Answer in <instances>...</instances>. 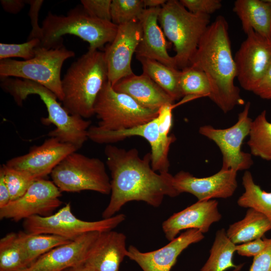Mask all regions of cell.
Wrapping results in <instances>:
<instances>
[{"label": "cell", "instance_id": "cell-1", "mask_svg": "<svg viewBox=\"0 0 271 271\" xmlns=\"http://www.w3.org/2000/svg\"><path fill=\"white\" fill-rule=\"evenodd\" d=\"M104 153L111 180V196L102 212L103 218L114 216L130 201H144L158 207L165 196L180 195L174 186L173 175L152 169L150 153L141 158L136 148L126 150L109 144Z\"/></svg>", "mask_w": 271, "mask_h": 271}, {"label": "cell", "instance_id": "cell-2", "mask_svg": "<svg viewBox=\"0 0 271 271\" xmlns=\"http://www.w3.org/2000/svg\"><path fill=\"white\" fill-rule=\"evenodd\" d=\"M189 66L203 71L211 87L209 98L224 112L244 104L234 84L236 68L225 18L218 16L199 42Z\"/></svg>", "mask_w": 271, "mask_h": 271}, {"label": "cell", "instance_id": "cell-3", "mask_svg": "<svg viewBox=\"0 0 271 271\" xmlns=\"http://www.w3.org/2000/svg\"><path fill=\"white\" fill-rule=\"evenodd\" d=\"M107 81L104 52L88 50L71 64L62 79L63 106L71 115L92 117L97 96Z\"/></svg>", "mask_w": 271, "mask_h": 271}, {"label": "cell", "instance_id": "cell-4", "mask_svg": "<svg viewBox=\"0 0 271 271\" xmlns=\"http://www.w3.org/2000/svg\"><path fill=\"white\" fill-rule=\"evenodd\" d=\"M0 86L19 106H22L24 101L30 95L39 96L48 113L47 117L41 118L42 123L45 125L53 124L55 126L48 133L50 137L71 144L77 150L88 139V130L91 121L69 114L57 101L56 95L45 86L34 81L15 77L1 78Z\"/></svg>", "mask_w": 271, "mask_h": 271}, {"label": "cell", "instance_id": "cell-5", "mask_svg": "<svg viewBox=\"0 0 271 271\" xmlns=\"http://www.w3.org/2000/svg\"><path fill=\"white\" fill-rule=\"evenodd\" d=\"M41 28V46L46 49L62 46V37L72 35L88 42V50H99L106 44L113 41L118 26L111 21L93 17L82 6H77L71 9L66 16L49 12Z\"/></svg>", "mask_w": 271, "mask_h": 271}, {"label": "cell", "instance_id": "cell-6", "mask_svg": "<svg viewBox=\"0 0 271 271\" xmlns=\"http://www.w3.org/2000/svg\"><path fill=\"white\" fill-rule=\"evenodd\" d=\"M158 22L174 45L176 67L190 65L203 35L210 25L209 15L189 12L177 0H169L161 7Z\"/></svg>", "mask_w": 271, "mask_h": 271}, {"label": "cell", "instance_id": "cell-7", "mask_svg": "<svg viewBox=\"0 0 271 271\" xmlns=\"http://www.w3.org/2000/svg\"><path fill=\"white\" fill-rule=\"evenodd\" d=\"M75 53L63 45L46 49L37 48L35 56L28 60L13 59L0 60V76L15 77L37 82L53 92L61 101L63 99L61 70L65 60Z\"/></svg>", "mask_w": 271, "mask_h": 271}, {"label": "cell", "instance_id": "cell-8", "mask_svg": "<svg viewBox=\"0 0 271 271\" xmlns=\"http://www.w3.org/2000/svg\"><path fill=\"white\" fill-rule=\"evenodd\" d=\"M53 182L61 192L93 191L108 195L111 183L104 163L73 152L66 156L50 174Z\"/></svg>", "mask_w": 271, "mask_h": 271}, {"label": "cell", "instance_id": "cell-9", "mask_svg": "<svg viewBox=\"0 0 271 271\" xmlns=\"http://www.w3.org/2000/svg\"><path fill=\"white\" fill-rule=\"evenodd\" d=\"M94 115L99 128L107 130L131 128L156 118L159 110L146 108L129 95L116 91L107 81L96 99Z\"/></svg>", "mask_w": 271, "mask_h": 271}, {"label": "cell", "instance_id": "cell-10", "mask_svg": "<svg viewBox=\"0 0 271 271\" xmlns=\"http://www.w3.org/2000/svg\"><path fill=\"white\" fill-rule=\"evenodd\" d=\"M125 219L123 214L98 221H88L77 218L71 211L70 203L47 216L35 215L24 220L25 231L59 235L72 240L90 232L112 230Z\"/></svg>", "mask_w": 271, "mask_h": 271}, {"label": "cell", "instance_id": "cell-11", "mask_svg": "<svg viewBox=\"0 0 271 271\" xmlns=\"http://www.w3.org/2000/svg\"><path fill=\"white\" fill-rule=\"evenodd\" d=\"M250 103L247 102L238 115L237 121L232 126L220 129L210 125L199 127V132L213 141L222 155L221 169H231L236 172L246 170L253 163L251 154L243 152L244 140L249 136L252 120L249 116Z\"/></svg>", "mask_w": 271, "mask_h": 271}, {"label": "cell", "instance_id": "cell-12", "mask_svg": "<svg viewBox=\"0 0 271 271\" xmlns=\"http://www.w3.org/2000/svg\"><path fill=\"white\" fill-rule=\"evenodd\" d=\"M132 136L142 137L149 143L152 169L160 173L169 172V151L176 139L174 134L169 138L161 135L157 116L145 124L128 129L107 130L98 126H90L88 130V139L99 144L109 145Z\"/></svg>", "mask_w": 271, "mask_h": 271}, {"label": "cell", "instance_id": "cell-13", "mask_svg": "<svg viewBox=\"0 0 271 271\" xmlns=\"http://www.w3.org/2000/svg\"><path fill=\"white\" fill-rule=\"evenodd\" d=\"M61 192L52 181L38 179L21 197L0 208V218L19 221L35 215H50L62 203Z\"/></svg>", "mask_w": 271, "mask_h": 271}, {"label": "cell", "instance_id": "cell-14", "mask_svg": "<svg viewBox=\"0 0 271 271\" xmlns=\"http://www.w3.org/2000/svg\"><path fill=\"white\" fill-rule=\"evenodd\" d=\"M246 34L234 59L239 83L252 92L271 65V40L252 30Z\"/></svg>", "mask_w": 271, "mask_h": 271}, {"label": "cell", "instance_id": "cell-15", "mask_svg": "<svg viewBox=\"0 0 271 271\" xmlns=\"http://www.w3.org/2000/svg\"><path fill=\"white\" fill-rule=\"evenodd\" d=\"M140 22L132 21L118 26L113 41L104 51L108 70V80L112 86L119 80L133 74L131 62L142 37Z\"/></svg>", "mask_w": 271, "mask_h": 271}, {"label": "cell", "instance_id": "cell-16", "mask_svg": "<svg viewBox=\"0 0 271 271\" xmlns=\"http://www.w3.org/2000/svg\"><path fill=\"white\" fill-rule=\"evenodd\" d=\"M78 150L71 144L50 137L25 155L8 160V167L28 173L37 179H43L68 155Z\"/></svg>", "mask_w": 271, "mask_h": 271}, {"label": "cell", "instance_id": "cell-17", "mask_svg": "<svg viewBox=\"0 0 271 271\" xmlns=\"http://www.w3.org/2000/svg\"><path fill=\"white\" fill-rule=\"evenodd\" d=\"M237 172L231 169H221L210 176L198 178L181 171L173 176V185L180 194L190 193L198 201L227 198L233 195L237 187Z\"/></svg>", "mask_w": 271, "mask_h": 271}, {"label": "cell", "instance_id": "cell-18", "mask_svg": "<svg viewBox=\"0 0 271 271\" xmlns=\"http://www.w3.org/2000/svg\"><path fill=\"white\" fill-rule=\"evenodd\" d=\"M204 236L198 229L186 230L164 246L149 252H142L130 245L126 256L135 261L143 271H170L182 252Z\"/></svg>", "mask_w": 271, "mask_h": 271}, {"label": "cell", "instance_id": "cell-19", "mask_svg": "<svg viewBox=\"0 0 271 271\" xmlns=\"http://www.w3.org/2000/svg\"><path fill=\"white\" fill-rule=\"evenodd\" d=\"M100 232L86 233L67 243L56 247L21 271H63L83 264Z\"/></svg>", "mask_w": 271, "mask_h": 271}, {"label": "cell", "instance_id": "cell-20", "mask_svg": "<svg viewBox=\"0 0 271 271\" xmlns=\"http://www.w3.org/2000/svg\"><path fill=\"white\" fill-rule=\"evenodd\" d=\"M221 217L218 201L213 199L198 201L164 221L162 229L166 238L171 241L183 230L195 229L202 233H207L211 225L219 221Z\"/></svg>", "mask_w": 271, "mask_h": 271}, {"label": "cell", "instance_id": "cell-21", "mask_svg": "<svg viewBox=\"0 0 271 271\" xmlns=\"http://www.w3.org/2000/svg\"><path fill=\"white\" fill-rule=\"evenodd\" d=\"M160 9L161 7L146 8L139 17L143 32L136 51V57L155 60L167 66L178 69L174 57L168 52L166 36L158 24Z\"/></svg>", "mask_w": 271, "mask_h": 271}, {"label": "cell", "instance_id": "cell-22", "mask_svg": "<svg viewBox=\"0 0 271 271\" xmlns=\"http://www.w3.org/2000/svg\"><path fill=\"white\" fill-rule=\"evenodd\" d=\"M126 236L113 230L100 232L90 247L84 264L94 271H119L125 256Z\"/></svg>", "mask_w": 271, "mask_h": 271}, {"label": "cell", "instance_id": "cell-23", "mask_svg": "<svg viewBox=\"0 0 271 271\" xmlns=\"http://www.w3.org/2000/svg\"><path fill=\"white\" fill-rule=\"evenodd\" d=\"M117 92L126 94L143 107L159 110L174 104V100L147 75L134 74L124 77L112 86Z\"/></svg>", "mask_w": 271, "mask_h": 271}, {"label": "cell", "instance_id": "cell-24", "mask_svg": "<svg viewBox=\"0 0 271 271\" xmlns=\"http://www.w3.org/2000/svg\"><path fill=\"white\" fill-rule=\"evenodd\" d=\"M233 10L245 34L252 30L271 40V3L268 0H237Z\"/></svg>", "mask_w": 271, "mask_h": 271}, {"label": "cell", "instance_id": "cell-25", "mask_svg": "<svg viewBox=\"0 0 271 271\" xmlns=\"http://www.w3.org/2000/svg\"><path fill=\"white\" fill-rule=\"evenodd\" d=\"M270 230V220L263 214L248 208L242 219L229 225L226 234L237 245L262 238Z\"/></svg>", "mask_w": 271, "mask_h": 271}, {"label": "cell", "instance_id": "cell-26", "mask_svg": "<svg viewBox=\"0 0 271 271\" xmlns=\"http://www.w3.org/2000/svg\"><path fill=\"white\" fill-rule=\"evenodd\" d=\"M142 64L143 74L149 76L174 100L183 97L179 86L180 70L155 60L137 58Z\"/></svg>", "mask_w": 271, "mask_h": 271}, {"label": "cell", "instance_id": "cell-27", "mask_svg": "<svg viewBox=\"0 0 271 271\" xmlns=\"http://www.w3.org/2000/svg\"><path fill=\"white\" fill-rule=\"evenodd\" d=\"M17 237L24 251L27 267L39 257L58 246L71 240L59 235L19 231Z\"/></svg>", "mask_w": 271, "mask_h": 271}, {"label": "cell", "instance_id": "cell-28", "mask_svg": "<svg viewBox=\"0 0 271 271\" xmlns=\"http://www.w3.org/2000/svg\"><path fill=\"white\" fill-rule=\"evenodd\" d=\"M236 244L228 237L226 231L222 228L215 234L210 251V255L200 271H225L237 266L233 262V256Z\"/></svg>", "mask_w": 271, "mask_h": 271}, {"label": "cell", "instance_id": "cell-29", "mask_svg": "<svg viewBox=\"0 0 271 271\" xmlns=\"http://www.w3.org/2000/svg\"><path fill=\"white\" fill-rule=\"evenodd\" d=\"M247 144L251 155L271 161V122L267 119L266 110L252 120Z\"/></svg>", "mask_w": 271, "mask_h": 271}, {"label": "cell", "instance_id": "cell-30", "mask_svg": "<svg viewBox=\"0 0 271 271\" xmlns=\"http://www.w3.org/2000/svg\"><path fill=\"white\" fill-rule=\"evenodd\" d=\"M244 192L239 197L237 204L252 208L263 214L271 221V192L262 190L256 184L251 173L245 171L242 177Z\"/></svg>", "mask_w": 271, "mask_h": 271}, {"label": "cell", "instance_id": "cell-31", "mask_svg": "<svg viewBox=\"0 0 271 271\" xmlns=\"http://www.w3.org/2000/svg\"><path fill=\"white\" fill-rule=\"evenodd\" d=\"M179 86L184 100L209 97L211 87L206 74L201 70L188 66L180 70Z\"/></svg>", "mask_w": 271, "mask_h": 271}, {"label": "cell", "instance_id": "cell-32", "mask_svg": "<svg viewBox=\"0 0 271 271\" xmlns=\"http://www.w3.org/2000/svg\"><path fill=\"white\" fill-rule=\"evenodd\" d=\"M26 267L17 233L7 234L0 240V271H21Z\"/></svg>", "mask_w": 271, "mask_h": 271}, {"label": "cell", "instance_id": "cell-33", "mask_svg": "<svg viewBox=\"0 0 271 271\" xmlns=\"http://www.w3.org/2000/svg\"><path fill=\"white\" fill-rule=\"evenodd\" d=\"M145 9L143 0H112L111 21L117 26L138 21Z\"/></svg>", "mask_w": 271, "mask_h": 271}, {"label": "cell", "instance_id": "cell-34", "mask_svg": "<svg viewBox=\"0 0 271 271\" xmlns=\"http://www.w3.org/2000/svg\"><path fill=\"white\" fill-rule=\"evenodd\" d=\"M0 171L4 176L6 183L8 187L11 201L21 197L31 185L38 180L34 176L3 164Z\"/></svg>", "mask_w": 271, "mask_h": 271}, {"label": "cell", "instance_id": "cell-35", "mask_svg": "<svg viewBox=\"0 0 271 271\" xmlns=\"http://www.w3.org/2000/svg\"><path fill=\"white\" fill-rule=\"evenodd\" d=\"M41 46V40L32 39L22 44L0 43V60L13 57L23 58L24 60L32 59L35 56L37 47Z\"/></svg>", "mask_w": 271, "mask_h": 271}, {"label": "cell", "instance_id": "cell-36", "mask_svg": "<svg viewBox=\"0 0 271 271\" xmlns=\"http://www.w3.org/2000/svg\"><path fill=\"white\" fill-rule=\"evenodd\" d=\"M111 0H82L81 3L90 16L105 21H111Z\"/></svg>", "mask_w": 271, "mask_h": 271}, {"label": "cell", "instance_id": "cell-37", "mask_svg": "<svg viewBox=\"0 0 271 271\" xmlns=\"http://www.w3.org/2000/svg\"><path fill=\"white\" fill-rule=\"evenodd\" d=\"M181 4L189 12L209 15L222 7L220 0H180Z\"/></svg>", "mask_w": 271, "mask_h": 271}, {"label": "cell", "instance_id": "cell-38", "mask_svg": "<svg viewBox=\"0 0 271 271\" xmlns=\"http://www.w3.org/2000/svg\"><path fill=\"white\" fill-rule=\"evenodd\" d=\"M269 240V238H259L245 243L237 244L236 251L241 256L254 257L265 248Z\"/></svg>", "mask_w": 271, "mask_h": 271}, {"label": "cell", "instance_id": "cell-39", "mask_svg": "<svg viewBox=\"0 0 271 271\" xmlns=\"http://www.w3.org/2000/svg\"><path fill=\"white\" fill-rule=\"evenodd\" d=\"M26 3L30 5L29 16L31 20L32 29L28 37V41L38 39L41 40L42 38V30L38 25V17L40 8L44 1L30 0L26 1Z\"/></svg>", "mask_w": 271, "mask_h": 271}, {"label": "cell", "instance_id": "cell-40", "mask_svg": "<svg viewBox=\"0 0 271 271\" xmlns=\"http://www.w3.org/2000/svg\"><path fill=\"white\" fill-rule=\"evenodd\" d=\"M249 271H271V238L265 248L253 257Z\"/></svg>", "mask_w": 271, "mask_h": 271}, {"label": "cell", "instance_id": "cell-41", "mask_svg": "<svg viewBox=\"0 0 271 271\" xmlns=\"http://www.w3.org/2000/svg\"><path fill=\"white\" fill-rule=\"evenodd\" d=\"M252 92L262 99L271 100V65Z\"/></svg>", "mask_w": 271, "mask_h": 271}, {"label": "cell", "instance_id": "cell-42", "mask_svg": "<svg viewBox=\"0 0 271 271\" xmlns=\"http://www.w3.org/2000/svg\"><path fill=\"white\" fill-rule=\"evenodd\" d=\"M1 4L4 10L9 13L17 14L24 7L26 1L1 0Z\"/></svg>", "mask_w": 271, "mask_h": 271}, {"label": "cell", "instance_id": "cell-43", "mask_svg": "<svg viewBox=\"0 0 271 271\" xmlns=\"http://www.w3.org/2000/svg\"><path fill=\"white\" fill-rule=\"evenodd\" d=\"M10 201V192L6 183L4 174L0 171V208L6 206Z\"/></svg>", "mask_w": 271, "mask_h": 271}, {"label": "cell", "instance_id": "cell-44", "mask_svg": "<svg viewBox=\"0 0 271 271\" xmlns=\"http://www.w3.org/2000/svg\"><path fill=\"white\" fill-rule=\"evenodd\" d=\"M167 1L166 0H143L145 9L146 7L147 9L161 7Z\"/></svg>", "mask_w": 271, "mask_h": 271}, {"label": "cell", "instance_id": "cell-45", "mask_svg": "<svg viewBox=\"0 0 271 271\" xmlns=\"http://www.w3.org/2000/svg\"><path fill=\"white\" fill-rule=\"evenodd\" d=\"M63 271H94L90 267L82 264L76 266L68 268Z\"/></svg>", "mask_w": 271, "mask_h": 271}, {"label": "cell", "instance_id": "cell-46", "mask_svg": "<svg viewBox=\"0 0 271 271\" xmlns=\"http://www.w3.org/2000/svg\"><path fill=\"white\" fill-rule=\"evenodd\" d=\"M269 2L271 3V0H268Z\"/></svg>", "mask_w": 271, "mask_h": 271}]
</instances>
